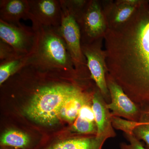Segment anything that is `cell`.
<instances>
[{
    "label": "cell",
    "mask_w": 149,
    "mask_h": 149,
    "mask_svg": "<svg viewBox=\"0 0 149 149\" xmlns=\"http://www.w3.org/2000/svg\"><path fill=\"white\" fill-rule=\"evenodd\" d=\"M104 34L107 76L149 113V5L141 1L127 21L107 20Z\"/></svg>",
    "instance_id": "cell-1"
},
{
    "label": "cell",
    "mask_w": 149,
    "mask_h": 149,
    "mask_svg": "<svg viewBox=\"0 0 149 149\" xmlns=\"http://www.w3.org/2000/svg\"><path fill=\"white\" fill-rule=\"evenodd\" d=\"M80 87L75 83L59 80L37 85L24 108V114L38 124L55 125L60 118V112L64 102Z\"/></svg>",
    "instance_id": "cell-2"
},
{
    "label": "cell",
    "mask_w": 149,
    "mask_h": 149,
    "mask_svg": "<svg viewBox=\"0 0 149 149\" xmlns=\"http://www.w3.org/2000/svg\"><path fill=\"white\" fill-rule=\"evenodd\" d=\"M31 21L37 44L27 64L59 74L74 72V65L58 28L43 26L34 19Z\"/></svg>",
    "instance_id": "cell-3"
},
{
    "label": "cell",
    "mask_w": 149,
    "mask_h": 149,
    "mask_svg": "<svg viewBox=\"0 0 149 149\" xmlns=\"http://www.w3.org/2000/svg\"><path fill=\"white\" fill-rule=\"evenodd\" d=\"M0 40L13 48L19 55L34 53L37 44V35L32 28L21 23L9 24L0 19Z\"/></svg>",
    "instance_id": "cell-4"
},
{
    "label": "cell",
    "mask_w": 149,
    "mask_h": 149,
    "mask_svg": "<svg viewBox=\"0 0 149 149\" xmlns=\"http://www.w3.org/2000/svg\"><path fill=\"white\" fill-rule=\"evenodd\" d=\"M61 22L58 29L65 42L75 69L81 70L87 65L82 50L80 27L74 17L61 3Z\"/></svg>",
    "instance_id": "cell-5"
},
{
    "label": "cell",
    "mask_w": 149,
    "mask_h": 149,
    "mask_svg": "<svg viewBox=\"0 0 149 149\" xmlns=\"http://www.w3.org/2000/svg\"><path fill=\"white\" fill-rule=\"evenodd\" d=\"M107 76V84L111 97V102L107 104V107L112 111L111 115L124 118L131 121H142L149 113L146 112L140 108L118 84Z\"/></svg>",
    "instance_id": "cell-6"
},
{
    "label": "cell",
    "mask_w": 149,
    "mask_h": 149,
    "mask_svg": "<svg viewBox=\"0 0 149 149\" xmlns=\"http://www.w3.org/2000/svg\"><path fill=\"white\" fill-rule=\"evenodd\" d=\"M82 50L87 59V65L91 72V78L95 82L102 96L108 98L110 94L106 77L104 52L94 42L82 44Z\"/></svg>",
    "instance_id": "cell-7"
},
{
    "label": "cell",
    "mask_w": 149,
    "mask_h": 149,
    "mask_svg": "<svg viewBox=\"0 0 149 149\" xmlns=\"http://www.w3.org/2000/svg\"><path fill=\"white\" fill-rule=\"evenodd\" d=\"M76 21L83 27V44L93 42L96 38L104 35L106 30V21L96 1L88 3L83 13Z\"/></svg>",
    "instance_id": "cell-8"
},
{
    "label": "cell",
    "mask_w": 149,
    "mask_h": 149,
    "mask_svg": "<svg viewBox=\"0 0 149 149\" xmlns=\"http://www.w3.org/2000/svg\"><path fill=\"white\" fill-rule=\"evenodd\" d=\"M30 20L33 19L46 27L58 28L61 24L60 0H28Z\"/></svg>",
    "instance_id": "cell-9"
},
{
    "label": "cell",
    "mask_w": 149,
    "mask_h": 149,
    "mask_svg": "<svg viewBox=\"0 0 149 149\" xmlns=\"http://www.w3.org/2000/svg\"><path fill=\"white\" fill-rule=\"evenodd\" d=\"M101 93L97 92L92 97V109L97 128L96 135L108 139L115 136L112 125L111 113L107 107Z\"/></svg>",
    "instance_id": "cell-10"
},
{
    "label": "cell",
    "mask_w": 149,
    "mask_h": 149,
    "mask_svg": "<svg viewBox=\"0 0 149 149\" xmlns=\"http://www.w3.org/2000/svg\"><path fill=\"white\" fill-rule=\"evenodd\" d=\"M28 0H1L0 19L9 24L19 25L22 19L31 18Z\"/></svg>",
    "instance_id": "cell-11"
},
{
    "label": "cell",
    "mask_w": 149,
    "mask_h": 149,
    "mask_svg": "<svg viewBox=\"0 0 149 149\" xmlns=\"http://www.w3.org/2000/svg\"><path fill=\"white\" fill-rule=\"evenodd\" d=\"M90 94L79 87L64 102L60 112V117L68 122H74L81 108L90 103Z\"/></svg>",
    "instance_id": "cell-12"
},
{
    "label": "cell",
    "mask_w": 149,
    "mask_h": 149,
    "mask_svg": "<svg viewBox=\"0 0 149 149\" xmlns=\"http://www.w3.org/2000/svg\"><path fill=\"white\" fill-rule=\"evenodd\" d=\"M107 139L96 136L56 141L43 149H102Z\"/></svg>",
    "instance_id": "cell-13"
},
{
    "label": "cell",
    "mask_w": 149,
    "mask_h": 149,
    "mask_svg": "<svg viewBox=\"0 0 149 149\" xmlns=\"http://www.w3.org/2000/svg\"><path fill=\"white\" fill-rule=\"evenodd\" d=\"M0 143L1 146L15 149H28L31 146V139L27 134L13 129L6 130L3 133Z\"/></svg>",
    "instance_id": "cell-14"
},
{
    "label": "cell",
    "mask_w": 149,
    "mask_h": 149,
    "mask_svg": "<svg viewBox=\"0 0 149 149\" xmlns=\"http://www.w3.org/2000/svg\"><path fill=\"white\" fill-rule=\"evenodd\" d=\"M32 54L0 61L1 86L27 64Z\"/></svg>",
    "instance_id": "cell-15"
},
{
    "label": "cell",
    "mask_w": 149,
    "mask_h": 149,
    "mask_svg": "<svg viewBox=\"0 0 149 149\" xmlns=\"http://www.w3.org/2000/svg\"><path fill=\"white\" fill-rule=\"evenodd\" d=\"M137 6H130L122 3L116 10L111 22L115 24L124 23L132 16Z\"/></svg>",
    "instance_id": "cell-16"
},
{
    "label": "cell",
    "mask_w": 149,
    "mask_h": 149,
    "mask_svg": "<svg viewBox=\"0 0 149 149\" xmlns=\"http://www.w3.org/2000/svg\"><path fill=\"white\" fill-rule=\"evenodd\" d=\"M72 128L75 132L80 133H97V128L95 122H91L77 117L74 120Z\"/></svg>",
    "instance_id": "cell-17"
},
{
    "label": "cell",
    "mask_w": 149,
    "mask_h": 149,
    "mask_svg": "<svg viewBox=\"0 0 149 149\" xmlns=\"http://www.w3.org/2000/svg\"><path fill=\"white\" fill-rule=\"evenodd\" d=\"M139 122L123 119L120 117L112 116L111 123L113 127L118 130H122L125 132V134H133V129L139 124Z\"/></svg>",
    "instance_id": "cell-18"
},
{
    "label": "cell",
    "mask_w": 149,
    "mask_h": 149,
    "mask_svg": "<svg viewBox=\"0 0 149 149\" xmlns=\"http://www.w3.org/2000/svg\"><path fill=\"white\" fill-rule=\"evenodd\" d=\"M133 134L138 140L145 142L147 149H149V124L142 121L140 122L133 129Z\"/></svg>",
    "instance_id": "cell-19"
},
{
    "label": "cell",
    "mask_w": 149,
    "mask_h": 149,
    "mask_svg": "<svg viewBox=\"0 0 149 149\" xmlns=\"http://www.w3.org/2000/svg\"><path fill=\"white\" fill-rule=\"evenodd\" d=\"M20 56H22L19 55L11 46L0 40V61L12 59Z\"/></svg>",
    "instance_id": "cell-20"
},
{
    "label": "cell",
    "mask_w": 149,
    "mask_h": 149,
    "mask_svg": "<svg viewBox=\"0 0 149 149\" xmlns=\"http://www.w3.org/2000/svg\"><path fill=\"white\" fill-rule=\"evenodd\" d=\"M125 135L129 141V143H122L120 144V149H147L142 145L140 140L136 138L133 134Z\"/></svg>",
    "instance_id": "cell-21"
},
{
    "label": "cell",
    "mask_w": 149,
    "mask_h": 149,
    "mask_svg": "<svg viewBox=\"0 0 149 149\" xmlns=\"http://www.w3.org/2000/svg\"><path fill=\"white\" fill-rule=\"evenodd\" d=\"M78 117L91 122H95V116L90 103L84 105L80 109Z\"/></svg>",
    "instance_id": "cell-22"
},
{
    "label": "cell",
    "mask_w": 149,
    "mask_h": 149,
    "mask_svg": "<svg viewBox=\"0 0 149 149\" xmlns=\"http://www.w3.org/2000/svg\"><path fill=\"white\" fill-rule=\"evenodd\" d=\"M141 1L137 0H126L121 1V3L129 5L132 6H137L139 4Z\"/></svg>",
    "instance_id": "cell-23"
},
{
    "label": "cell",
    "mask_w": 149,
    "mask_h": 149,
    "mask_svg": "<svg viewBox=\"0 0 149 149\" xmlns=\"http://www.w3.org/2000/svg\"><path fill=\"white\" fill-rule=\"evenodd\" d=\"M143 122L147 123L149 124V114L148 116L145 118V120H143Z\"/></svg>",
    "instance_id": "cell-24"
},
{
    "label": "cell",
    "mask_w": 149,
    "mask_h": 149,
    "mask_svg": "<svg viewBox=\"0 0 149 149\" xmlns=\"http://www.w3.org/2000/svg\"><path fill=\"white\" fill-rule=\"evenodd\" d=\"M5 149V148H4V149Z\"/></svg>",
    "instance_id": "cell-25"
}]
</instances>
